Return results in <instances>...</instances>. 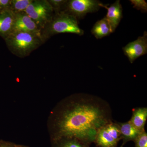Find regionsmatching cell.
Returning <instances> with one entry per match:
<instances>
[{"mask_svg":"<svg viewBox=\"0 0 147 147\" xmlns=\"http://www.w3.org/2000/svg\"><path fill=\"white\" fill-rule=\"evenodd\" d=\"M134 142L135 147H147V133L146 130L140 133Z\"/></svg>","mask_w":147,"mask_h":147,"instance_id":"2e32d148","label":"cell"},{"mask_svg":"<svg viewBox=\"0 0 147 147\" xmlns=\"http://www.w3.org/2000/svg\"></svg>","mask_w":147,"mask_h":147,"instance_id":"44dd1931","label":"cell"},{"mask_svg":"<svg viewBox=\"0 0 147 147\" xmlns=\"http://www.w3.org/2000/svg\"><path fill=\"white\" fill-rule=\"evenodd\" d=\"M132 116L128 121L139 131H145V126L147 119V107H139L132 110Z\"/></svg>","mask_w":147,"mask_h":147,"instance_id":"30bf717a","label":"cell"},{"mask_svg":"<svg viewBox=\"0 0 147 147\" xmlns=\"http://www.w3.org/2000/svg\"><path fill=\"white\" fill-rule=\"evenodd\" d=\"M117 123L120 132L121 139L123 140L124 144L129 141L134 142L138 135L142 132L134 127L129 121L126 122Z\"/></svg>","mask_w":147,"mask_h":147,"instance_id":"8fae6325","label":"cell"},{"mask_svg":"<svg viewBox=\"0 0 147 147\" xmlns=\"http://www.w3.org/2000/svg\"><path fill=\"white\" fill-rule=\"evenodd\" d=\"M124 55L132 63L137 58L147 53V32L145 31L142 36L137 40L129 42L123 47Z\"/></svg>","mask_w":147,"mask_h":147,"instance_id":"52a82bcc","label":"cell"},{"mask_svg":"<svg viewBox=\"0 0 147 147\" xmlns=\"http://www.w3.org/2000/svg\"><path fill=\"white\" fill-rule=\"evenodd\" d=\"M91 33L96 39H100L108 36L113 32L110 24L104 17L94 24L92 29Z\"/></svg>","mask_w":147,"mask_h":147,"instance_id":"4fadbf2b","label":"cell"},{"mask_svg":"<svg viewBox=\"0 0 147 147\" xmlns=\"http://www.w3.org/2000/svg\"><path fill=\"white\" fill-rule=\"evenodd\" d=\"M53 8L46 1H32L24 12L37 25H42L50 18Z\"/></svg>","mask_w":147,"mask_h":147,"instance_id":"8992f818","label":"cell"},{"mask_svg":"<svg viewBox=\"0 0 147 147\" xmlns=\"http://www.w3.org/2000/svg\"><path fill=\"white\" fill-rule=\"evenodd\" d=\"M113 121L110 104L90 94H77L69 99L56 119V139H75L88 145L94 142L98 131Z\"/></svg>","mask_w":147,"mask_h":147,"instance_id":"6da1fadb","label":"cell"},{"mask_svg":"<svg viewBox=\"0 0 147 147\" xmlns=\"http://www.w3.org/2000/svg\"><path fill=\"white\" fill-rule=\"evenodd\" d=\"M102 4L97 0H71L67 3V10L69 14L81 19L87 13L98 11Z\"/></svg>","mask_w":147,"mask_h":147,"instance_id":"5b68a950","label":"cell"},{"mask_svg":"<svg viewBox=\"0 0 147 147\" xmlns=\"http://www.w3.org/2000/svg\"><path fill=\"white\" fill-rule=\"evenodd\" d=\"M129 1L133 5V8L141 11L142 12H147V3L144 0H130Z\"/></svg>","mask_w":147,"mask_h":147,"instance_id":"e0dca14e","label":"cell"},{"mask_svg":"<svg viewBox=\"0 0 147 147\" xmlns=\"http://www.w3.org/2000/svg\"><path fill=\"white\" fill-rule=\"evenodd\" d=\"M101 7L107 9L105 18L110 24L112 32H114L123 18V8L120 1L117 0L109 7L102 3Z\"/></svg>","mask_w":147,"mask_h":147,"instance_id":"9c48e42d","label":"cell"},{"mask_svg":"<svg viewBox=\"0 0 147 147\" xmlns=\"http://www.w3.org/2000/svg\"><path fill=\"white\" fill-rule=\"evenodd\" d=\"M0 147H14V146L10 143H5V142H3V143H0Z\"/></svg>","mask_w":147,"mask_h":147,"instance_id":"ffe728a7","label":"cell"},{"mask_svg":"<svg viewBox=\"0 0 147 147\" xmlns=\"http://www.w3.org/2000/svg\"><path fill=\"white\" fill-rule=\"evenodd\" d=\"M121 139L117 122L112 121L100 129L96 136L94 143L98 147H116Z\"/></svg>","mask_w":147,"mask_h":147,"instance_id":"277c9868","label":"cell"},{"mask_svg":"<svg viewBox=\"0 0 147 147\" xmlns=\"http://www.w3.org/2000/svg\"></svg>","mask_w":147,"mask_h":147,"instance_id":"7402d4cb","label":"cell"},{"mask_svg":"<svg viewBox=\"0 0 147 147\" xmlns=\"http://www.w3.org/2000/svg\"><path fill=\"white\" fill-rule=\"evenodd\" d=\"M13 31L27 32L40 36L37 25L26 13L15 14Z\"/></svg>","mask_w":147,"mask_h":147,"instance_id":"ba28073f","label":"cell"},{"mask_svg":"<svg viewBox=\"0 0 147 147\" xmlns=\"http://www.w3.org/2000/svg\"><path fill=\"white\" fill-rule=\"evenodd\" d=\"M60 142L58 147H89L88 145L85 144L78 140L72 139H64Z\"/></svg>","mask_w":147,"mask_h":147,"instance_id":"5bb4252c","label":"cell"},{"mask_svg":"<svg viewBox=\"0 0 147 147\" xmlns=\"http://www.w3.org/2000/svg\"><path fill=\"white\" fill-rule=\"evenodd\" d=\"M32 1V0H13L11 1L10 5L13 10L24 11Z\"/></svg>","mask_w":147,"mask_h":147,"instance_id":"9a60e30c","label":"cell"},{"mask_svg":"<svg viewBox=\"0 0 147 147\" xmlns=\"http://www.w3.org/2000/svg\"><path fill=\"white\" fill-rule=\"evenodd\" d=\"M11 1L9 0H0V7H7L11 5Z\"/></svg>","mask_w":147,"mask_h":147,"instance_id":"d6986e66","label":"cell"},{"mask_svg":"<svg viewBox=\"0 0 147 147\" xmlns=\"http://www.w3.org/2000/svg\"><path fill=\"white\" fill-rule=\"evenodd\" d=\"M49 1L52 6H53L56 9H59L60 8L62 5L66 3L67 1L63 0H51Z\"/></svg>","mask_w":147,"mask_h":147,"instance_id":"ac0fdd59","label":"cell"},{"mask_svg":"<svg viewBox=\"0 0 147 147\" xmlns=\"http://www.w3.org/2000/svg\"><path fill=\"white\" fill-rule=\"evenodd\" d=\"M15 14L6 10L0 13V34H9L13 30Z\"/></svg>","mask_w":147,"mask_h":147,"instance_id":"7c38bea8","label":"cell"},{"mask_svg":"<svg viewBox=\"0 0 147 147\" xmlns=\"http://www.w3.org/2000/svg\"><path fill=\"white\" fill-rule=\"evenodd\" d=\"M49 32L51 34L65 33L79 36L84 34V31L79 27L77 18L65 12L59 13L55 17L50 24Z\"/></svg>","mask_w":147,"mask_h":147,"instance_id":"3957f363","label":"cell"},{"mask_svg":"<svg viewBox=\"0 0 147 147\" xmlns=\"http://www.w3.org/2000/svg\"><path fill=\"white\" fill-rule=\"evenodd\" d=\"M39 37L31 33L13 31L9 34L7 41L14 53L24 56L29 54L39 45Z\"/></svg>","mask_w":147,"mask_h":147,"instance_id":"7a4b0ae2","label":"cell"}]
</instances>
